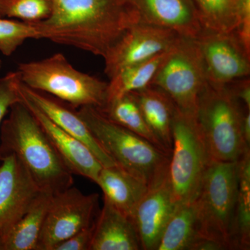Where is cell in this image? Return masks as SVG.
Returning <instances> with one entry per match:
<instances>
[{
	"label": "cell",
	"instance_id": "1",
	"mask_svg": "<svg viewBox=\"0 0 250 250\" xmlns=\"http://www.w3.org/2000/svg\"><path fill=\"white\" fill-rule=\"evenodd\" d=\"M141 18L129 0H52L45 21L34 22L41 39L104 57Z\"/></svg>",
	"mask_w": 250,
	"mask_h": 250
},
{
	"label": "cell",
	"instance_id": "2",
	"mask_svg": "<svg viewBox=\"0 0 250 250\" xmlns=\"http://www.w3.org/2000/svg\"><path fill=\"white\" fill-rule=\"evenodd\" d=\"M9 113L0 126V159L14 154L41 191L54 195L73 186L74 174L22 99Z\"/></svg>",
	"mask_w": 250,
	"mask_h": 250
},
{
	"label": "cell",
	"instance_id": "3",
	"mask_svg": "<svg viewBox=\"0 0 250 250\" xmlns=\"http://www.w3.org/2000/svg\"><path fill=\"white\" fill-rule=\"evenodd\" d=\"M94 138L117 166L147 184L168 172L170 154L139 135L111 121L100 108H79Z\"/></svg>",
	"mask_w": 250,
	"mask_h": 250
},
{
	"label": "cell",
	"instance_id": "4",
	"mask_svg": "<svg viewBox=\"0 0 250 250\" xmlns=\"http://www.w3.org/2000/svg\"><path fill=\"white\" fill-rule=\"evenodd\" d=\"M238 161L210 160L195 200L200 237L223 243L227 250H238L236 215Z\"/></svg>",
	"mask_w": 250,
	"mask_h": 250
},
{
	"label": "cell",
	"instance_id": "5",
	"mask_svg": "<svg viewBox=\"0 0 250 250\" xmlns=\"http://www.w3.org/2000/svg\"><path fill=\"white\" fill-rule=\"evenodd\" d=\"M242 106L228 85L207 82L196 119L211 160L236 162L250 149L242 134Z\"/></svg>",
	"mask_w": 250,
	"mask_h": 250
},
{
	"label": "cell",
	"instance_id": "6",
	"mask_svg": "<svg viewBox=\"0 0 250 250\" xmlns=\"http://www.w3.org/2000/svg\"><path fill=\"white\" fill-rule=\"evenodd\" d=\"M17 72L26 86L75 108L90 106L102 109L107 101L108 83L76 70L62 54L20 63Z\"/></svg>",
	"mask_w": 250,
	"mask_h": 250
},
{
	"label": "cell",
	"instance_id": "7",
	"mask_svg": "<svg viewBox=\"0 0 250 250\" xmlns=\"http://www.w3.org/2000/svg\"><path fill=\"white\" fill-rule=\"evenodd\" d=\"M210 160L196 116L176 107L168 166L169 183L175 206L196 199Z\"/></svg>",
	"mask_w": 250,
	"mask_h": 250
},
{
	"label": "cell",
	"instance_id": "8",
	"mask_svg": "<svg viewBox=\"0 0 250 250\" xmlns=\"http://www.w3.org/2000/svg\"><path fill=\"white\" fill-rule=\"evenodd\" d=\"M207 83L196 40L179 36L167 50L150 85L167 94L180 111L196 116L199 99Z\"/></svg>",
	"mask_w": 250,
	"mask_h": 250
},
{
	"label": "cell",
	"instance_id": "9",
	"mask_svg": "<svg viewBox=\"0 0 250 250\" xmlns=\"http://www.w3.org/2000/svg\"><path fill=\"white\" fill-rule=\"evenodd\" d=\"M99 195H85L76 187L54 194L42 226L37 250H54L59 243L96 220Z\"/></svg>",
	"mask_w": 250,
	"mask_h": 250
},
{
	"label": "cell",
	"instance_id": "10",
	"mask_svg": "<svg viewBox=\"0 0 250 250\" xmlns=\"http://www.w3.org/2000/svg\"><path fill=\"white\" fill-rule=\"evenodd\" d=\"M196 40L207 82L226 85L250 74V54L234 32L202 29Z\"/></svg>",
	"mask_w": 250,
	"mask_h": 250
},
{
	"label": "cell",
	"instance_id": "11",
	"mask_svg": "<svg viewBox=\"0 0 250 250\" xmlns=\"http://www.w3.org/2000/svg\"><path fill=\"white\" fill-rule=\"evenodd\" d=\"M179 36L173 31L140 21L125 31L104 57L105 73L111 79L125 67L165 52Z\"/></svg>",
	"mask_w": 250,
	"mask_h": 250
},
{
	"label": "cell",
	"instance_id": "12",
	"mask_svg": "<svg viewBox=\"0 0 250 250\" xmlns=\"http://www.w3.org/2000/svg\"><path fill=\"white\" fill-rule=\"evenodd\" d=\"M0 243L24 216L41 192L14 154L0 159Z\"/></svg>",
	"mask_w": 250,
	"mask_h": 250
},
{
	"label": "cell",
	"instance_id": "13",
	"mask_svg": "<svg viewBox=\"0 0 250 250\" xmlns=\"http://www.w3.org/2000/svg\"><path fill=\"white\" fill-rule=\"evenodd\" d=\"M175 207L167 172L148 187L147 192L130 217L139 234L142 250H156L163 231Z\"/></svg>",
	"mask_w": 250,
	"mask_h": 250
},
{
	"label": "cell",
	"instance_id": "14",
	"mask_svg": "<svg viewBox=\"0 0 250 250\" xmlns=\"http://www.w3.org/2000/svg\"><path fill=\"white\" fill-rule=\"evenodd\" d=\"M20 89L23 96L29 100L52 123L84 143L103 167L116 165L99 145L75 108L68 104H65L64 102L52 95L31 89L23 84L22 82L20 85Z\"/></svg>",
	"mask_w": 250,
	"mask_h": 250
},
{
	"label": "cell",
	"instance_id": "15",
	"mask_svg": "<svg viewBox=\"0 0 250 250\" xmlns=\"http://www.w3.org/2000/svg\"><path fill=\"white\" fill-rule=\"evenodd\" d=\"M141 22L196 39L203 29L192 0H129Z\"/></svg>",
	"mask_w": 250,
	"mask_h": 250
},
{
	"label": "cell",
	"instance_id": "16",
	"mask_svg": "<svg viewBox=\"0 0 250 250\" xmlns=\"http://www.w3.org/2000/svg\"><path fill=\"white\" fill-rule=\"evenodd\" d=\"M21 94L22 101L39 122L56 150L72 173L82 176L96 183L103 166L89 148L52 123L29 100L23 96L21 92Z\"/></svg>",
	"mask_w": 250,
	"mask_h": 250
},
{
	"label": "cell",
	"instance_id": "17",
	"mask_svg": "<svg viewBox=\"0 0 250 250\" xmlns=\"http://www.w3.org/2000/svg\"><path fill=\"white\" fill-rule=\"evenodd\" d=\"M139 250L142 247L131 218L104 199L103 208L95 220L90 250Z\"/></svg>",
	"mask_w": 250,
	"mask_h": 250
},
{
	"label": "cell",
	"instance_id": "18",
	"mask_svg": "<svg viewBox=\"0 0 250 250\" xmlns=\"http://www.w3.org/2000/svg\"><path fill=\"white\" fill-rule=\"evenodd\" d=\"M131 93L139 104L143 118L161 149L170 155L175 104L167 94L154 85H149Z\"/></svg>",
	"mask_w": 250,
	"mask_h": 250
},
{
	"label": "cell",
	"instance_id": "19",
	"mask_svg": "<svg viewBox=\"0 0 250 250\" xmlns=\"http://www.w3.org/2000/svg\"><path fill=\"white\" fill-rule=\"evenodd\" d=\"M96 184L103 190L104 199L129 217L148 190L146 182L117 165L103 167Z\"/></svg>",
	"mask_w": 250,
	"mask_h": 250
},
{
	"label": "cell",
	"instance_id": "20",
	"mask_svg": "<svg viewBox=\"0 0 250 250\" xmlns=\"http://www.w3.org/2000/svg\"><path fill=\"white\" fill-rule=\"evenodd\" d=\"M53 194L41 192L27 213L3 241L2 250H37L46 214Z\"/></svg>",
	"mask_w": 250,
	"mask_h": 250
},
{
	"label": "cell",
	"instance_id": "21",
	"mask_svg": "<svg viewBox=\"0 0 250 250\" xmlns=\"http://www.w3.org/2000/svg\"><path fill=\"white\" fill-rule=\"evenodd\" d=\"M200 237L195 200L176 206L161 234L156 250H188Z\"/></svg>",
	"mask_w": 250,
	"mask_h": 250
},
{
	"label": "cell",
	"instance_id": "22",
	"mask_svg": "<svg viewBox=\"0 0 250 250\" xmlns=\"http://www.w3.org/2000/svg\"><path fill=\"white\" fill-rule=\"evenodd\" d=\"M167 52L154 56L145 62L125 67L117 72L108 83L106 103L150 85Z\"/></svg>",
	"mask_w": 250,
	"mask_h": 250
},
{
	"label": "cell",
	"instance_id": "23",
	"mask_svg": "<svg viewBox=\"0 0 250 250\" xmlns=\"http://www.w3.org/2000/svg\"><path fill=\"white\" fill-rule=\"evenodd\" d=\"M100 110L111 121L139 135L162 149L148 127L139 104L132 93L126 94L121 98L108 102L104 107Z\"/></svg>",
	"mask_w": 250,
	"mask_h": 250
},
{
	"label": "cell",
	"instance_id": "24",
	"mask_svg": "<svg viewBox=\"0 0 250 250\" xmlns=\"http://www.w3.org/2000/svg\"><path fill=\"white\" fill-rule=\"evenodd\" d=\"M204 29L231 33L236 29L239 0H192Z\"/></svg>",
	"mask_w": 250,
	"mask_h": 250
},
{
	"label": "cell",
	"instance_id": "25",
	"mask_svg": "<svg viewBox=\"0 0 250 250\" xmlns=\"http://www.w3.org/2000/svg\"><path fill=\"white\" fill-rule=\"evenodd\" d=\"M236 242L238 250L250 248V150L238 161V184L236 215Z\"/></svg>",
	"mask_w": 250,
	"mask_h": 250
},
{
	"label": "cell",
	"instance_id": "26",
	"mask_svg": "<svg viewBox=\"0 0 250 250\" xmlns=\"http://www.w3.org/2000/svg\"><path fill=\"white\" fill-rule=\"evenodd\" d=\"M52 0H0V18H16L34 23L52 14Z\"/></svg>",
	"mask_w": 250,
	"mask_h": 250
},
{
	"label": "cell",
	"instance_id": "27",
	"mask_svg": "<svg viewBox=\"0 0 250 250\" xmlns=\"http://www.w3.org/2000/svg\"><path fill=\"white\" fill-rule=\"evenodd\" d=\"M29 39H41L33 23L0 18V52L4 55H11Z\"/></svg>",
	"mask_w": 250,
	"mask_h": 250
},
{
	"label": "cell",
	"instance_id": "28",
	"mask_svg": "<svg viewBox=\"0 0 250 250\" xmlns=\"http://www.w3.org/2000/svg\"><path fill=\"white\" fill-rule=\"evenodd\" d=\"M21 83V77L17 71L10 72L0 78V126L11 106L22 100L20 90Z\"/></svg>",
	"mask_w": 250,
	"mask_h": 250
},
{
	"label": "cell",
	"instance_id": "29",
	"mask_svg": "<svg viewBox=\"0 0 250 250\" xmlns=\"http://www.w3.org/2000/svg\"><path fill=\"white\" fill-rule=\"evenodd\" d=\"M234 33L242 45L250 54V0H239L238 23Z\"/></svg>",
	"mask_w": 250,
	"mask_h": 250
},
{
	"label": "cell",
	"instance_id": "30",
	"mask_svg": "<svg viewBox=\"0 0 250 250\" xmlns=\"http://www.w3.org/2000/svg\"><path fill=\"white\" fill-rule=\"evenodd\" d=\"M95 221L90 226L70 237L55 247L54 250H90Z\"/></svg>",
	"mask_w": 250,
	"mask_h": 250
},
{
	"label": "cell",
	"instance_id": "31",
	"mask_svg": "<svg viewBox=\"0 0 250 250\" xmlns=\"http://www.w3.org/2000/svg\"><path fill=\"white\" fill-rule=\"evenodd\" d=\"M242 106L250 110V80L249 77L237 80L228 85Z\"/></svg>",
	"mask_w": 250,
	"mask_h": 250
},
{
	"label": "cell",
	"instance_id": "32",
	"mask_svg": "<svg viewBox=\"0 0 250 250\" xmlns=\"http://www.w3.org/2000/svg\"><path fill=\"white\" fill-rule=\"evenodd\" d=\"M227 250L223 243L205 237H199L192 243L188 250Z\"/></svg>",
	"mask_w": 250,
	"mask_h": 250
},
{
	"label": "cell",
	"instance_id": "33",
	"mask_svg": "<svg viewBox=\"0 0 250 250\" xmlns=\"http://www.w3.org/2000/svg\"><path fill=\"white\" fill-rule=\"evenodd\" d=\"M242 134L248 147L250 146V110L245 108L241 123Z\"/></svg>",
	"mask_w": 250,
	"mask_h": 250
},
{
	"label": "cell",
	"instance_id": "34",
	"mask_svg": "<svg viewBox=\"0 0 250 250\" xmlns=\"http://www.w3.org/2000/svg\"><path fill=\"white\" fill-rule=\"evenodd\" d=\"M1 61L0 60V70H1Z\"/></svg>",
	"mask_w": 250,
	"mask_h": 250
}]
</instances>
